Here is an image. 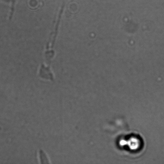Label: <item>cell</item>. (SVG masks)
<instances>
[{"instance_id":"obj_1","label":"cell","mask_w":164,"mask_h":164,"mask_svg":"<svg viewBox=\"0 0 164 164\" xmlns=\"http://www.w3.org/2000/svg\"><path fill=\"white\" fill-rule=\"evenodd\" d=\"M39 76L43 79L50 80L53 79V75L50 71V67L49 66L46 67L43 64L41 65L40 70Z\"/></svg>"},{"instance_id":"obj_2","label":"cell","mask_w":164,"mask_h":164,"mask_svg":"<svg viewBox=\"0 0 164 164\" xmlns=\"http://www.w3.org/2000/svg\"><path fill=\"white\" fill-rule=\"evenodd\" d=\"M64 7H62V8H61V11H60L59 14V19L58 20L57 24H56V27H55V35H54L52 43V48L53 47L54 44H55V39H56V35H57V34L58 28L59 25V24L60 19H61V15H62V12H63Z\"/></svg>"}]
</instances>
